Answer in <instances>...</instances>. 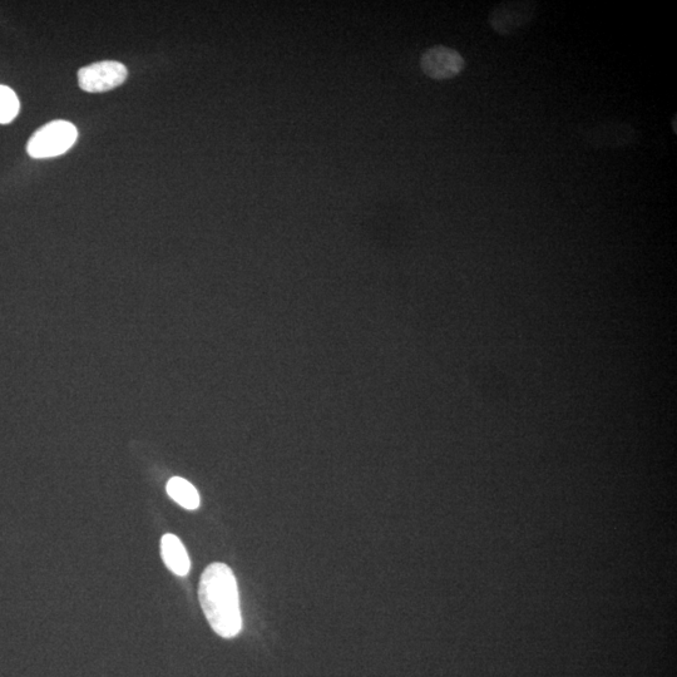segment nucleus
Wrapping results in <instances>:
<instances>
[{
  "label": "nucleus",
  "mask_w": 677,
  "mask_h": 677,
  "mask_svg": "<svg viewBox=\"0 0 677 677\" xmlns=\"http://www.w3.org/2000/svg\"><path fill=\"white\" fill-rule=\"evenodd\" d=\"M127 79V68L120 62L93 63L78 71L79 87L90 93L115 90Z\"/></svg>",
  "instance_id": "nucleus-4"
},
{
  "label": "nucleus",
  "mask_w": 677,
  "mask_h": 677,
  "mask_svg": "<svg viewBox=\"0 0 677 677\" xmlns=\"http://www.w3.org/2000/svg\"><path fill=\"white\" fill-rule=\"evenodd\" d=\"M202 610L212 630L224 639H232L242 630L239 588L231 568L212 563L202 573L199 590Z\"/></svg>",
  "instance_id": "nucleus-1"
},
{
  "label": "nucleus",
  "mask_w": 677,
  "mask_h": 677,
  "mask_svg": "<svg viewBox=\"0 0 677 677\" xmlns=\"http://www.w3.org/2000/svg\"><path fill=\"white\" fill-rule=\"evenodd\" d=\"M161 556L168 570L175 575L184 577L189 575L191 561L187 551L179 537L165 535L161 540Z\"/></svg>",
  "instance_id": "nucleus-7"
},
{
  "label": "nucleus",
  "mask_w": 677,
  "mask_h": 677,
  "mask_svg": "<svg viewBox=\"0 0 677 677\" xmlns=\"http://www.w3.org/2000/svg\"><path fill=\"white\" fill-rule=\"evenodd\" d=\"M78 138V131L68 121L47 123L34 133L27 145L28 155L33 158H52L71 150Z\"/></svg>",
  "instance_id": "nucleus-2"
},
{
  "label": "nucleus",
  "mask_w": 677,
  "mask_h": 677,
  "mask_svg": "<svg viewBox=\"0 0 677 677\" xmlns=\"http://www.w3.org/2000/svg\"><path fill=\"white\" fill-rule=\"evenodd\" d=\"M536 12L535 2H504L489 14L488 23L499 36L508 37L528 26Z\"/></svg>",
  "instance_id": "nucleus-3"
},
{
  "label": "nucleus",
  "mask_w": 677,
  "mask_h": 677,
  "mask_svg": "<svg viewBox=\"0 0 677 677\" xmlns=\"http://www.w3.org/2000/svg\"><path fill=\"white\" fill-rule=\"evenodd\" d=\"M420 68L427 77L434 81H447V79L456 78L464 71L466 61L456 49L434 46L427 49L420 57Z\"/></svg>",
  "instance_id": "nucleus-5"
},
{
  "label": "nucleus",
  "mask_w": 677,
  "mask_h": 677,
  "mask_svg": "<svg viewBox=\"0 0 677 677\" xmlns=\"http://www.w3.org/2000/svg\"><path fill=\"white\" fill-rule=\"evenodd\" d=\"M582 138L586 145L594 148H624L636 145L640 135L630 123L605 122L588 128Z\"/></svg>",
  "instance_id": "nucleus-6"
},
{
  "label": "nucleus",
  "mask_w": 677,
  "mask_h": 677,
  "mask_svg": "<svg viewBox=\"0 0 677 677\" xmlns=\"http://www.w3.org/2000/svg\"><path fill=\"white\" fill-rule=\"evenodd\" d=\"M167 493L176 503L186 510L194 511L200 507V494L189 481L174 477L167 483Z\"/></svg>",
  "instance_id": "nucleus-8"
},
{
  "label": "nucleus",
  "mask_w": 677,
  "mask_h": 677,
  "mask_svg": "<svg viewBox=\"0 0 677 677\" xmlns=\"http://www.w3.org/2000/svg\"><path fill=\"white\" fill-rule=\"evenodd\" d=\"M19 110H21V103H19L16 92L0 84V125H8L16 120Z\"/></svg>",
  "instance_id": "nucleus-9"
}]
</instances>
